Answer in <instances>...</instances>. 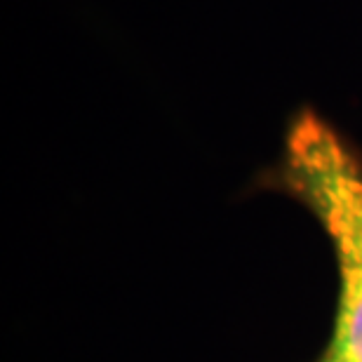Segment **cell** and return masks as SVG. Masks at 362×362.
<instances>
[{
    "instance_id": "obj_1",
    "label": "cell",
    "mask_w": 362,
    "mask_h": 362,
    "mask_svg": "<svg viewBox=\"0 0 362 362\" xmlns=\"http://www.w3.org/2000/svg\"><path fill=\"white\" fill-rule=\"evenodd\" d=\"M257 188L306 207L334 255V329L315 362H362V148L303 104L287 120L278 160L257 177Z\"/></svg>"
}]
</instances>
